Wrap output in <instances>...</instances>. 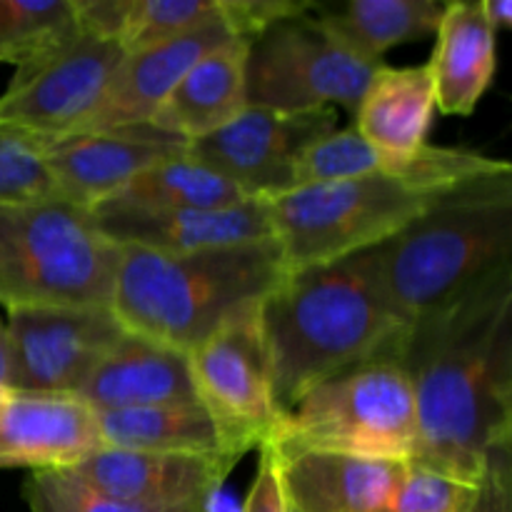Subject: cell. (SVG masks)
I'll return each instance as SVG.
<instances>
[{"label": "cell", "instance_id": "cell-1", "mask_svg": "<svg viewBox=\"0 0 512 512\" xmlns=\"http://www.w3.org/2000/svg\"><path fill=\"white\" fill-rule=\"evenodd\" d=\"M413 385V460L478 483L485 458L512 445V263L413 320L398 348Z\"/></svg>", "mask_w": 512, "mask_h": 512}, {"label": "cell", "instance_id": "cell-2", "mask_svg": "<svg viewBox=\"0 0 512 512\" xmlns=\"http://www.w3.org/2000/svg\"><path fill=\"white\" fill-rule=\"evenodd\" d=\"M280 415L360 363L398 355L410 328L380 288L370 250L290 273L260 308Z\"/></svg>", "mask_w": 512, "mask_h": 512}, {"label": "cell", "instance_id": "cell-3", "mask_svg": "<svg viewBox=\"0 0 512 512\" xmlns=\"http://www.w3.org/2000/svg\"><path fill=\"white\" fill-rule=\"evenodd\" d=\"M288 275L275 238L185 255L120 248L110 308L128 333L190 353L235 315L260 308Z\"/></svg>", "mask_w": 512, "mask_h": 512}, {"label": "cell", "instance_id": "cell-4", "mask_svg": "<svg viewBox=\"0 0 512 512\" xmlns=\"http://www.w3.org/2000/svg\"><path fill=\"white\" fill-rule=\"evenodd\" d=\"M370 255L385 298L408 325L468 293L512 263V173L453 190Z\"/></svg>", "mask_w": 512, "mask_h": 512}, {"label": "cell", "instance_id": "cell-5", "mask_svg": "<svg viewBox=\"0 0 512 512\" xmlns=\"http://www.w3.org/2000/svg\"><path fill=\"white\" fill-rule=\"evenodd\" d=\"M120 245L88 208L63 198L0 205V305L90 308L113 303Z\"/></svg>", "mask_w": 512, "mask_h": 512}, {"label": "cell", "instance_id": "cell-6", "mask_svg": "<svg viewBox=\"0 0 512 512\" xmlns=\"http://www.w3.org/2000/svg\"><path fill=\"white\" fill-rule=\"evenodd\" d=\"M270 440L285 450L413 460L418 415L413 385L398 355H380L325 380L280 415Z\"/></svg>", "mask_w": 512, "mask_h": 512}, {"label": "cell", "instance_id": "cell-7", "mask_svg": "<svg viewBox=\"0 0 512 512\" xmlns=\"http://www.w3.org/2000/svg\"><path fill=\"white\" fill-rule=\"evenodd\" d=\"M453 190L410 185L390 175L295 188L268 200L273 238L290 273L378 248Z\"/></svg>", "mask_w": 512, "mask_h": 512}, {"label": "cell", "instance_id": "cell-8", "mask_svg": "<svg viewBox=\"0 0 512 512\" xmlns=\"http://www.w3.org/2000/svg\"><path fill=\"white\" fill-rule=\"evenodd\" d=\"M380 65L355 53L310 10L248 40L245 95L248 105L280 113L343 108L355 115Z\"/></svg>", "mask_w": 512, "mask_h": 512}, {"label": "cell", "instance_id": "cell-9", "mask_svg": "<svg viewBox=\"0 0 512 512\" xmlns=\"http://www.w3.org/2000/svg\"><path fill=\"white\" fill-rule=\"evenodd\" d=\"M125 50L75 25L38 55L20 63L0 95V120L38 138L78 133L103 103Z\"/></svg>", "mask_w": 512, "mask_h": 512}, {"label": "cell", "instance_id": "cell-10", "mask_svg": "<svg viewBox=\"0 0 512 512\" xmlns=\"http://www.w3.org/2000/svg\"><path fill=\"white\" fill-rule=\"evenodd\" d=\"M338 130V110H280L248 105L228 125L188 145V155L238 185L250 200L295 190L298 163L318 140Z\"/></svg>", "mask_w": 512, "mask_h": 512}, {"label": "cell", "instance_id": "cell-11", "mask_svg": "<svg viewBox=\"0 0 512 512\" xmlns=\"http://www.w3.org/2000/svg\"><path fill=\"white\" fill-rule=\"evenodd\" d=\"M260 308L235 315L188 353L198 400L208 405L245 453L260 448L280 418Z\"/></svg>", "mask_w": 512, "mask_h": 512}, {"label": "cell", "instance_id": "cell-12", "mask_svg": "<svg viewBox=\"0 0 512 512\" xmlns=\"http://www.w3.org/2000/svg\"><path fill=\"white\" fill-rule=\"evenodd\" d=\"M13 390L78 393L128 330L108 305L8 310Z\"/></svg>", "mask_w": 512, "mask_h": 512}, {"label": "cell", "instance_id": "cell-13", "mask_svg": "<svg viewBox=\"0 0 512 512\" xmlns=\"http://www.w3.org/2000/svg\"><path fill=\"white\" fill-rule=\"evenodd\" d=\"M185 153V140L150 123L43 138L45 168L55 195L88 210L120 193L150 165Z\"/></svg>", "mask_w": 512, "mask_h": 512}, {"label": "cell", "instance_id": "cell-14", "mask_svg": "<svg viewBox=\"0 0 512 512\" xmlns=\"http://www.w3.org/2000/svg\"><path fill=\"white\" fill-rule=\"evenodd\" d=\"M238 460L235 455L145 453L103 445L65 473L95 493L125 503L185 508L215 503Z\"/></svg>", "mask_w": 512, "mask_h": 512}, {"label": "cell", "instance_id": "cell-15", "mask_svg": "<svg viewBox=\"0 0 512 512\" xmlns=\"http://www.w3.org/2000/svg\"><path fill=\"white\" fill-rule=\"evenodd\" d=\"M90 215L100 233L120 248L160 255H185L273 238L265 200H245L233 208H138L105 200L90 208Z\"/></svg>", "mask_w": 512, "mask_h": 512}, {"label": "cell", "instance_id": "cell-16", "mask_svg": "<svg viewBox=\"0 0 512 512\" xmlns=\"http://www.w3.org/2000/svg\"><path fill=\"white\" fill-rule=\"evenodd\" d=\"M98 448V418L83 398L10 390L0 410V468L65 470Z\"/></svg>", "mask_w": 512, "mask_h": 512}, {"label": "cell", "instance_id": "cell-17", "mask_svg": "<svg viewBox=\"0 0 512 512\" xmlns=\"http://www.w3.org/2000/svg\"><path fill=\"white\" fill-rule=\"evenodd\" d=\"M238 38L240 35L230 28L223 15V5H220V13L200 23L198 28L165 43L150 45L138 53H128L120 68L115 70L103 103L83 130H110L150 123L170 90L205 53Z\"/></svg>", "mask_w": 512, "mask_h": 512}, {"label": "cell", "instance_id": "cell-18", "mask_svg": "<svg viewBox=\"0 0 512 512\" xmlns=\"http://www.w3.org/2000/svg\"><path fill=\"white\" fill-rule=\"evenodd\" d=\"M275 450L290 512H380L408 463L278 445Z\"/></svg>", "mask_w": 512, "mask_h": 512}, {"label": "cell", "instance_id": "cell-19", "mask_svg": "<svg viewBox=\"0 0 512 512\" xmlns=\"http://www.w3.org/2000/svg\"><path fill=\"white\" fill-rule=\"evenodd\" d=\"M75 395L93 410L198 400L188 353L133 333L120 338Z\"/></svg>", "mask_w": 512, "mask_h": 512}, {"label": "cell", "instance_id": "cell-20", "mask_svg": "<svg viewBox=\"0 0 512 512\" xmlns=\"http://www.w3.org/2000/svg\"><path fill=\"white\" fill-rule=\"evenodd\" d=\"M245 55L243 38L205 53L160 103L150 125L190 145L238 118L248 108Z\"/></svg>", "mask_w": 512, "mask_h": 512}, {"label": "cell", "instance_id": "cell-21", "mask_svg": "<svg viewBox=\"0 0 512 512\" xmlns=\"http://www.w3.org/2000/svg\"><path fill=\"white\" fill-rule=\"evenodd\" d=\"M438 43L428 60L435 108L445 115H473L498 70V33L478 3H445Z\"/></svg>", "mask_w": 512, "mask_h": 512}, {"label": "cell", "instance_id": "cell-22", "mask_svg": "<svg viewBox=\"0 0 512 512\" xmlns=\"http://www.w3.org/2000/svg\"><path fill=\"white\" fill-rule=\"evenodd\" d=\"M105 448L145 450V453L235 455L245 450L223 428L203 400L143 405V408L95 410Z\"/></svg>", "mask_w": 512, "mask_h": 512}, {"label": "cell", "instance_id": "cell-23", "mask_svg": "<svg viewBox=\"0 0 512 512\" xmlns=\"http://www.w3.org/2000/svg\"><path fill=\"white\" fill-rule=\"evenodd\" d=\"M435 110L428 63L408 68H390L383 63L355 108L353 128L383 153L408 155L428 145Z\"/></svg>", "mask_w": 512, "mask_h": 512}, {"label": "cell", "instance_id": "cell-24", "mask_svg": "<svg viewBox=\"0 0 512 512\" xmlns=\"http://www.w3.org/2000/svg\"><path fill=\"white\" fill-rule=\"evenodd\" d=\"M313 13L363 58L383 63L388 50L435 33L445 13L440 0H345L315 3Z\"/></svg>", "mask_w": 512, "mask_h": 512}, {"label": "cell", "instance_id": "cell-25", "mask_svg": "<svg viewBox=\"0 0 512 512\" xmlns=\"http://www.w3.org/2000/svg\"><path fill=\"white\" fill-rule=\"evenodd\" d=\"M108 200L138 208H233L250 198L228 178L185 153L145 168Z\"/></svg>", "mask_w": 512, "mask_h": 512}, {"label": "cell", "instance_id": "cell-26", "mask_svg": "<svg viewBox=\"0 0 512 512\" xmlns=\"http://www.w3.org/2000/svg\"><path fill=\"white\" fill-rule=\"evenodd\" d=\"M75 25V0H0V63L18 68Z\"/></svg>", "mask_w": 512, "mask_h": 512}, {"label": "cell", "instance_id": "cell-27", "mask_svg": "<svg viewBox=\"0 0 512 512\" xmlns=\"http://www.w3.org/2000/svg\"><path fill=\"white\" fill-rule=\"evenodd\" d=\"M23 500L28 512H215V503L185 505V508H150V505L125 503L95 493L65 470H33L23 483Z\"/></svg>", "mask_w": 512, "mask_h": 512}, {"label": "cell", "instance_id": "cell-28", "mask_svg": "<svg viewBox=\"0 0 512 512\" xmlns=\"http://www.w3.org/2000/svg\"><path fill=\"white\" fill-rule=\"evenodd\" d=\"M220 13V0H130L118 43L125 55L198 28Z\"/></svg>", "mask_w": 512, "mask_h": 512}, {"label": "cell", "instance_id": "cell-29", "mask_svg": "<svg viewBox=\"0 0 512 512\" xmlns=\"http://www.w3.org/2000/svg\"><path fill=\"white\" fill-rule=\"evenodd\" d=\"M50 195L55 190L45 168L43 138L0 120V205Z\"/></svg>", "mask_w": 512, "mask_h": 512}, {"label": "cell", "instance_id": "cell-30", "mask_svg": "<svg viewBox=\"0 0 512 512\" xmlns=\"http://www.w3.org/2000/svg\"><path fill=\"white\" fill-rule=\"evenodd\" d=\"M475 490L478 483L408 460L398 488L380 512H465L475 498Z\"/></svg>", "mask_w": 512, "mask_h": 512}, {"label": "cell", "instance_id": "cell-31", "mask_svg": "<svg viewBox=\"0 0 512 512\" xmlns=\"http://www.w3.org/2000/svg\"><path fill=\"white\" fill-rule=\"evenodd\" d=\"M465 512H512V445L485 458L475 498Z\"/></svg>", "mask_w": 512, "mask_h": 512}, {"label": "cell", "instance_id": "cell-32", "mask_svg": "<svg viewBox=\"0 0 512 512\" xmlns=\"http://www.w3.org/2000/svg\"><path fill=\"white\" fill-rule=\"evenodd\" d=\"M258 450V470H255V480L250 485L248 498H245L240 512H290L283 480H280L278 450H275L273 440H265Z\"/></svg>", "mask_w": 512, "mask_h": 512}, {"label": "cell", "instance_id": "cell-33", "mask_svg": "<svg viewBox=\"0 0 512 512\" xmlns=\"http://www.w3.org/2000/svg\"><path fill=\"white\" fill-rule=\"evenodd\" d=\"M480 10H483L485 20L493 25V30L510 28L512 25V3L510 0H480Z\"/></svg>", "mask_w": 512, "mask_h": 512}, {"label": "cell", "instance_id": "cell-34", "mask_svg": "<svg viewBox=\"0 0 512 512\" xmlns=\"http://www.w3.org/2000/svg\"><path fill=\"white\" fill-rule=\"evenodd\" d=\"M10 383H13V348H10L8 328L0 320V388H10Z\"/></svg>", "mask_w": 512, "mask_h": 512}, {"label": "cell", "instance_id": "cell-35", "mask_svg": "<svg viewBox=\"0 0 512 512\" xmlns=\"http://www.w3.org/2000/svg\"><path fill=\"white\" fill-rule=\"evenodd\" d=\"M8 395H10V388H0V410H3V405H5V400H8Z\"/></svg>", "mask_w": 512, "mask_h": 512}, {"label": "cell", "instance_id": "cell-36", "mask_svg": "<svg viewBox=\"0 0 512 512\" xmlns=\"http://www.w3.org/2000/svg\"><path fill=\"white\" fill-rule=\"evenodd\" d=\"M288 510H290V508H288Z\"/></svg>", "mask_w": 512, "mask_h": 512}]
</instances>
